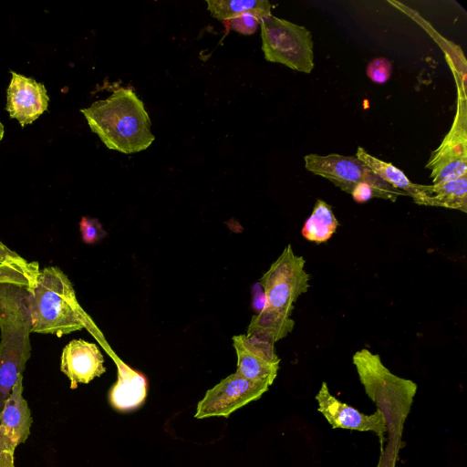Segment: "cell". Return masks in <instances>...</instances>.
I'll list each match as a JSON object with an SVG mask.
<instances>
[{"label": "cell", "mask_w": 467, "mask_h": 467, "mask_svg": "<svg viewBox=\"0 0 467 467\" xmlns=\"http://www.w3.org/2000/svg\"><path fill=\"white\" fill-rule=\"evenodd\" d=\"M458 85V83H457ZM456 113L448 133L434 150L425 168L431 171L432 184L467 175V109L464 85H458Z\"/></svg>", "instance_id": "obj_8"}, {"label": "cell", "mask_w": 467, "mask_h": 467, "mask_svg": "<svg viewBox=\"0 0 467 467\" xmlns=\"http://www.w3.org/2000/svg\"><path fill=\"white\" fill-rule=\"evenodd\" d=\"M269 15L271 13L264 11H248L223 23L227 28L242 35H252L257 30L260 20Z\"/></svg>", "instance_id": "obj_21"}, {"label": "cell", "mask_w": 467, "mask_h": 467, "mask_svg": "<svg viewBox=\"0 0 467 467\" xmlns=\"http://www.w3.org/2000/svg\"><path fill=\"white\" fill-rule=\"evenodd\" d=\"M118 379L109 391L110 406L120 412L137 410L145 401L148 392L146 377L114 357Z\"/></svg>", "instance_id": "obj_15"}, {"label": "cell", "mask_w": 467, "mask_h": 467, "mask_svg": "<svg viewBox=\"0 0 467 467\" xmlns=\"http://www.w3.org/2000/svg\"><path fill=\"white\" fill-rule=\"evenodd\" d=\"M337 226L338 221L331 206L323 200H317L302 228V234L306 240L320 244L330 239Z\"/></svg>", "instance_id": "obj_19"}, {"label": "cell", "mask_w": 467, "mask_h": 467, "mask_svg": "<svg viewBox=\"0 0 467 467\" xmlns=\"http://www.w3.org/2000/svg\"><path fill=\"white\" fill-rule=\"evenodd\" d=\"M262 50L269 62L309 74L314 67V42L311 32L272 14L260 20Z\"/></svg>", "instance_id": "obj_5"}, {"label": "cell", "mask_w": 467, "mask_h": 467, "mask_svg": "<svg viewBox=\"0 0 467 467\" xmlns=\"http://www.w3.org/2000/svg\"><path fill=\"white\" fill-rule=\"evenodd\" d=\"M353 364L367 395L382 412L388 432L400 437L417 391L416 383L391 373L379 355L367 348L353 355Z\"/></svg>", "instance_id": "obj_4"}, {"label": "cell", "mask_w": 467, "mask_h": 467, "mask_svg": "<svg viewBox=\"0 0 467 467\" xmlns=\"http://www.w3.org/2000/svg\"><path fill=\"white\" fill-rule=\"evenodd\" d=\"M353 200L358 203H364L373 197H378L377 191L367 182L358 183L350 192Z\"/></svg>", "instance_id": "obj_24"}, {"label": "cell", "mask_w": 467, "mask_h": 467, "mask_svg": "<svg viewBox=\"0 0 467 467\" xmlns=\"http://www.w3.org/2000/svg\"><path fill=\"white\" fill-rule=\"evenodd\" d=\"M103 363L96 344L73 339L62 350L60 369L69 379L70 388L76 389L78 383L87 384L101 376L106 371Z\"/></svg>", "instance_id": "obj_14"}, {"label": "cell", "mask_w": 467, "mask_h": 467, "mask_svg": "<svg viewBox=\"0 0 467 467\" xmlns=\"http://www.w3.org/2000/svg\"><path fill=\"white\" fill-rule=\"evenodd\" d=\"M269 387L266 383L249 380L234 372L206 391L197 404L194 417L228 418L238 409L259 400Z\"/></svg>", "instance_id": "obj_9"}, {"label": "cell", "mask_w": 467, "mask_h": 467, "mask_svg": "<svg viewBox=\"0 0 467 467\" xmlns=\"http://www.w3.org/2000/svg\"><path fill=\"white\" fill-rule=\"evenodd\" d=\"M304 161L307 171L327 179L348 193L358 183L367 182L377 191L379 198L394 202L398 196L407 195L381 180L355 156L310 153L304 157Z\"/></svg>", "instance_id": "obj_7"}, {"label": "cell", "mask_w": 467, "mask_h": 467, "mask_svg": "<svg viewBox=\"0 0 467 467\" xmlns=\"http://www.w3.org/2000/svg\"><path fill=\"white\" fill-rule=\"evenodd\" d=\"M38 272L0 281V414L31 357L26 296Z\"/></svg>", "instance_id": "obj_1"}, {"label": "cell", "mask_w": 467, "mask_h": 467, "mask_svg": "<svg viewBox=\"0 0 467 467\" xmlns=\"http://www.w3.org/2000/svg\"><path fill=\"white\" fill-rule=\"evenodd\" d=\"M27 261L0 241V264H24Z\"/></svg>", "instance_id": "obj_26"}, {"label": "cell", "mask_w": 467, "mask_h": 467, "mask_svg": "<svg viewBox=\"0 0 467 467\" xmlns=\"http://www.w3.org/2000/svg\"><path fill=\"white\" fill-rule=\"evenodd\" d=\"M294 326L295 321L291 316L266 306L252 317L246 335L275 344L286 337Z\"/></svg>", "instance_id": "obj_18"}, {"label": "cell", "mask_w": 467, "mask_h": 467, "mask_svg": "<svg viewBox=\"0 0 467 467\" xmlns=\"http://www.w3.org/2000/svg\"><path fill=\"white\" fill-rule=\"evenodd\" d=\"M80 112L91 131L110 150L135 153L147 149L155 139L144 104L131 88H115L109 98Z\"/></svg>", "instance_id": "obj_2"}, {"label": "cell", "mask_w": 467, "mask_h": 467, "mask_svg": "<svg viewBox=\"0 0 467 467\" xmlns=\"http://www.w3.org/2000/svg\"><path fill=\"white\" fill-rule=\"evenodd\" d=\"M305 265L304 257L295 254L290 244L284 249L260 280L267 307L291 316L295 302L309 288Z\"/></svg>", "instance_id": "obj_6"}, {"label": "cell", "mask_w": 467, "mask_h": 467, "mask_svg": "<svg viewBox=\"0 0 467 467\" xmlns=\"http://www.w3.org/2000/svg\"><path fill=\"white\" fill-rule=\"evenodd\" d=\"M5 135V128L2 122L0 121V141L3 140Z\"/></svg>", "instance_id": "obj_27"}, {"label": "cell", "mask_w": 467, "mask_h": 467, "mask_svg": "<svg viewBox=\"0 0 467 467\" xmlns=\"http://www.w3.org/2000/svg\"><path fill=\"white\" fill-rule=\"evenodd\" d=\"M26 305L31 333L62 337L83 328L93 333V323L78 304L71 281L57 266L39 270L28 290Z\"/></svg>", "instance_id": "obj_3"}, {"label": "cell", "mask_w": 467, "mask_h": 467, "mask_svg": "<svg viewBox=\"0 0 467 467\" xmlns=\"http://www.w3.org/2000/svg\"><path fill=\"white\" fill-rule=\"evenodd\" d=\"M366 73L372 82L383 84L387 82L391 76L392 65L387 57H375L368 62Z\"/></svg>", "instance_id": "obj_22"}, {"label": "cell", "mask_w": 467, "mask_h": 467, "mask_svg": "<svg viewBox=\"0 0 467 467\" xmlns=\"http://www.w3.org/2000/svg\"><path fill=\"white\" fill-rule=\"evenodd\" d=\"M20 374L0 414V467H15V451L30 434L31 410L23 397Z\"/></svg>", "instance_id": "obj_10"}, {"label": "cell", "mask_w": 467, "mask_h": 467, "mask_svg": "<svg viewBox=\"0 0 467 467\" xmlns=\"http://www.w3.org/2000/svg\"><path fill=\"white\" fill-rule=\"evenodd\" d=\"M267 306L266 296L260 282L252 287V307L258 314Z\"/></svg>", "instance_id": "obj_25"}, {"label": "cell", "mask_w": 467, "mask_h": 467, "mask_svg": "<svg viewBox=\"0 0 467 467\" xmlns=\"http://www.w3.org/2000/svg\"><path fill=\"white\" fill-rule=\"evenodd\" d=\"M233 344L237 356L236 372L249 380L271 386L280 363L275 344L246 334L234 336Z\"/></svg>", "instance_id": "obj_11"}, {"label": "cell", "mask_w": 467, "mask_h": 467, "mask_svg": "<svg viewBox=\"0 0 467 467\" xmlns=\"http://www.w3.org/2000/svg\"><path fill=\"white\" fill-rule=\"evenodd\" d=\"M206 3L211 15L222 22L248 11L271 13L272 8L266 0H207Z\"/></svg>", "instance_id": "obj_20"}, {"label": "cell", "mask_w": 467, "mask_h": 467, "mask_svg": "<svg viewBox=\"0 0 467 467\" xmlns=\"http://www.w3.org/2000/svg\"><path fill=\"white\" fill-rule=\"evenodd\" d=\"M79 230L83 242L88 244H95L107 235L101 223L96 218L83 216L79 222Z\"/></svg>", "instance_id": "obj_23"}, {"label": "cell", "mask_w": 467, "mask_h": 467, "mask_svg": "<svg viewBox=\"0 0 467 467\" xmlns=\"http://www.w3.org/2000/svg\"><path fill=\"white\" fill-rule=\"evenodd\" d=\"M6 89L5 109L22 127L33 123L48 107L49 97L44 84L11 71Z\"/></svg>", "instance_id": "obj_12"}, {"label": "cell", "mask_w": 467, "mask_h": 467, "mask_svg": "<svg viewBox=\"0 0 467 467\" xmlns=\"http://www.w3.org/2000/svg\"><path fill=\"white\" fill-rule=\"evenodd\" d=\"M421 205L467 212V175L431 185H422Z\"/></svg>", "instance_id": "obj_17"}, {"label": "cell", "mask_w": 467, "mask_h": 467, "mask_svg": "<svg viewBox=\"0 0 467 467\" xmlns=\"http://www.w3.org/2000/svg\"><path fill=\"white\" fill-rule=\"evenodd\" d=\"M355 157L381 180L405 192L417 204L421 205L423 199L421 184L412 182L401 170L389 162L372 156L362 147L358 148Z\"/></svg>", "instance_id": "obj_16"}, {"label": "cell", "mask_w": 467, "mask_h": 467, "mask_svg": "<svg viewBox=\"0 0 467 467\" xmlns=\"http://www.w3.org/2000/svg\"><path fill=\"white\" fill-rule=\"evenodd\" d=\"M318 403V410L334 428L359 431H373L381 440L388 432L386 421L382 412L377 410L371 415H366L357 409L338 400L328 389L326 382H323L316 396Z\"/></svg>", "instance_id": "obj_13"}]
</instances>
